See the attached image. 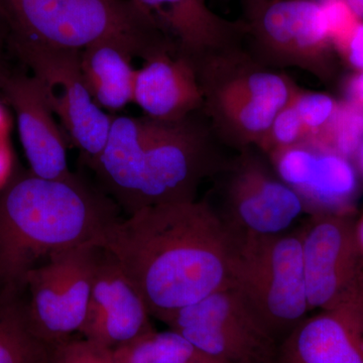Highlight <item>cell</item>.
<instances>
[{
	"mask_svg": "<svg viewBox=\"0 0 363 363\" xmlns=\"http://www.w3.org/2000/svg\"><path fill=\"white\" fill-rule=\"evenodd\" d=\"M133 102L145 116L180 121L201 111L203 97L194 67L178 55L162 54L136 70Z\"/></svg>",
	"mask_w": 363,
	"mask_h": 363,
	"instance_id": "17",
	"label": "cell"
},
{
	"mask_svg": "<svg viewBox=\"0 0 363 363\" xmlns=\"http://www.w3.org/2000/svg\"><path fill=\"white\" fill-rule=\"evenodd\" d=\"M293 99L277 113L269 130L255 145L267 157L277 150L305 142L304 126Z\"/></svg>",
	"mask_w": 363,
	"mask_h": 363,
	"instance_id": "23",
	"label": "cell"
},
{
	"mask_svg": "<svg viewBox=\"0 0 363 363\" xmlns=\"http://www.w3.org/2000/svg\"><path fill=\"white\" fill-rule=\"evenodd\" d=\"M50 363H118L112 350L82 337L72 338L56 346Z\"/></svg>",
	"mask_w": 363,
	"mask_h": 363,
	"instance_id": "26",
	"label": "cell"
},
{
	"mask_svg": "<svg viewBox=\"0 0 363 363\" xmlns=\"http://www.w3.org/2000/svg\"><path fill=\"white\" fill-rule=\"evenodd\" d=\"M13 157L6 138H0V188L13 173Z\"/></svg>",
	"mask_w": 363,
	"mask_h": 363,
	"instance_id": "30",
	"label": "cell"
},
{
	"mask_svg": "<svg viewBox=\"0 0 363 363\" xmlns=\"http://www.w3.org/2000/svg\"><path fill=\"white\" fill-rule=\"evenodd\" d=\"M98 247L86 243L52 253L26 274V317L33 335L54 350L80 336L89 306Z\"/></svg>",
	"mask_w": 363,
	"mask_h": 363,
	"instance_id": "8",
	"label": "cell"
},
{
	"mask_svg": "<svg viewBox=\"0 0 363 363\" xmlns=\"http://www.w3.org/2000/svg\"><path fill=\"white\" fill-rule=\"evenodd\" d=\"M190 63L201 89L203 113L215 135L240 152L257 145L300 89L289 76L257 61L245 45Z\"/></svg>",
	"mask_w": 363,
	"mask_h": 363,
	"instance_id": "4",
	"label": "cell"
},
{
	"mask_svg": "<svg viewBox=\"0 0 363 363\" xmlns=\"http://www.w3.org/2000/svg\"><path fill=\"white\" fill-rule=\"evenodd\" d=\"M243 9L245 45L257 61L300 69L326 84L334 80L338 55L317 0H252Z\"/></svg>",
	"mask_w": 363,
	"mask_h": 363,
	"instance_id": "7",
	"label": "cell"
},
{
	"mask_svg": "<svg viewBox=\"0 0 363 363\" xmlns=\"http://www.w3.org/2000/svg\"><path fill=\"white\" fill-rule=\"evenodd\" d=\"M362 140V109L341 99L330 123L319 135L305 143L314 149L331 152L352 162Z\"/></svg>",
	"mask_w": 363,
	"mask_h": 363,
	"instance_id": "22",
	"label": "cell"
},
{
	"mask_svg": "<svg viewBox=\"0 0 363 363\" xmlns=\"http://www.w3.org/2000/svg\"><path fill=\"white\" fill-rule=\"evenodd\" d=\"M121 208L78 174L61 180L13 169L0 188V281L25 288L26 274L52 253L86 243L121 220Z\"/></svg>",
	"mask_w": 363,
	"mask_h": 363,
	"instance_id": "3",
	"label": "cell"
},
{
	"mask_svg": "<svg viewBox=\"0 0 363 363\" xmlns=\"http://www.w3.org/2000/svg\"><path fill=\"white\" fill-rule=\"evenodd\" d=\"M112 352L118 363H196L208 358L172 329L150 332Z\"/></svg>",
	"mask_w": 363,
	"mask_h": 363,
	"instance_id": "21",
	"label": "cell"
},
{
	"mask_svg": "<svg viewBox=\"0 0 363 363\" xmlns=\"http://www.w3.org/2000/svg\"><path fill=\"white\" fill-rule=\"evenodd\" d=\"M230 286L281 342L311 314L301 228L276 235H234Z\"/></svg>",
	"mask_w": 363,
	"mask_h": 363,
	"instance_id": "6",
	"label": "cell"
},
{
	"mask_svg": "<svg viewBox=\"0 0 363 363\" xmlns=\"http://www.w3.org/2000/svg\"><path fill=\"white\" fill-rule=\"evenodd\" d=\"M196 363H221L218 362H215L213 359H210V358H206V359L201 360V362H196Z\"/></svg>",
	"mask_w": 363,
	"mask_h": 363,
	"instance_id": "35",
	"label": "cell"
},
{
	"mask_svg": "<svg viewBox=\"0 0 363 363\" xmlns=\"http://www.w3.org/2000/svg\"><path fill=\"white\" fill-rule=\"evenodd\" d=\"M325 23L328 30L329 37L336 54L342 49L346 40L359 23L346 0H317Z\"/></svg>",
	"mask_w": 363,
	"mask_h": 363,
	"instance_id": "25",
	"label": "cell"
},
{
	"mask_svg": "<svg viewBox=\"0 0 363 363\" xmlns=\"http://www.w3.org/2000/svg\"><path fill=\"white\" fill-rule=\"evenodd\" d=\"M16 60L37 79L45 99L88 167L106 145L112 116L91 97L77 50L11 43Z\"/></svg>",
	"mask_w": 363,
	"mask_h": 363,
	"instance_id": "9",
	"label": "cell"
},
{
	"mask_svg": "<svg viewBox=\"0 0 363 363\" xmlns=\"http://www.w3.org/2000/svg\"><path fill=\"white\" fill-rule=\"evenodd\" d=\"M355 16L363 21V0H346Z\"/></svg>",
	"mask_w": 363,
	"mask_h": 363,
	"instance_id": "34",
	"label": "cell"
},
{
	"mask_svg": "<svg viewBox=\"0 0 363 363\" xmlns=\"http://www.w3.org/2000/svg\"><path fill=\"white\" fill-rule=\"evenodd\" d=\"M0 95L13 107L30 171L40 178L61 180L72 175L66 136L32 74L14 68L0 81Z\"/></svg>",
	"mask_w": 363,
	"mask_h": 363,
	"instance_id": "14",
	"label": "cell"
},
{
	"mask_svg": "<svg viewBox=\"0 0 363 363\" xmlns=\"http://www.w3.org/2000/svg\"><path fill=\"white\" fill-rule=\"evenodd\" d=\"M9 130V117L4 107L0 104V138H6Z\"/></svg>",
	"mask_w": 363,
	"mask_h": 363,
	"instance_id": "33",
	"label": "cell"
},
{
	"mask_svg": "<svg viewBox=\"0 0 363 363\" xmlns=\"http://www.w3.org/2000/svg\"><path fill=\"white\" fill-rule=\"evenodd\" d=\"M157 28L175 43L177 55L194 61L245 45L247 26L215 13L206 0H135Z\"/></svg>",
	"mask_w": 363,
	"mask_h": 363,
	"instance_id": "15",
	"label": "cell"
},
{
	"mask_svg": "<svg viewBox=\"0 0 363 363\" xmlns=\"http://www.w3.org/2000/svg\"><path fill=\"white\" fill-rule=\"evenodd\" d=\"M343 99L363 111V71L352 72L342 83Z\"/></svg>",
	"mask_w": 363,
	"mask_h": 363,
	"instance_id": "29",
	"label": "cell"
},
{
	"mask_svg": "<svg viewBox=\"0 0 363 363\" xmlns=\"http://www.w3.org/2000/svg\"><path fill=\"white\" fill-rule=\"evenodd\" d=\"M133 58L147 61V54L135 43L121 39L98 40L81 51L86 87L100 108L118 111L133 102Z\"/></svg>",
	"mask_w": 363,
	"mask_h": 363,
	"instance_id": "18",
	"label": "cell"
},
{
	"mask_svg": "<svg viewBox=\"0 0 363 363\" xmlns=\"http://www.w3.org/2000/svg\"><path fill=\"white\" fill-rule=\"evenodd\" d=\"M359 182L350 160L316 150L304 183L295 192L309 215L353 214Z\"/></svg>",
	"mask_w": 363,
	"mask_h": 363,
	"instance_id": "19",
	"label": "cell"
},
{
	"mask_svg": "<svg viewBox=\"0 0 363 363\" xmlns=\"http://www.w3.org/2000/svg\"><path fill=\"white\" fill-rule=\"evenodd\" d=\"M338 57L352 69L353 72L363 71V21H359L342 49L338 52Z\"/></svg>",
	"mask_w": 363,
	"mask_h": 363,
	"instance_id": "27",
	"label": "cell"
},
{
	"mask_svg": "<svg viewBox=\"0 0 363 363\" xmlns=\"http://www.w3.org/2000/svg\"><path fill=\"white\" fill-rule=\"evenodd\" d=\"M354 235L363 257V212L354 219Z\"/></svg>",
	"mask_w": 363,
	"mask_h": 363,
	"instance_id": "32",
	"label": "cell"
},
{
	"mask_svg": "<svg viewBox=\"0 0 363 363\" xmlns=\"http://www.w3.org/2000/svg\"><path fill=\"white\" fill-rule=\"evenodd\" d=\"M0 6L11 43L82 51L98 40L121 39L140 45L147 60L177 54L175 43L135 0H0Z\"/></svg>",
	"mask_w": 363,
	"mask_h": 363,
	"instance_id": "5",
	"label": "cell"
},
{
	"mask_svg": "<svg viewBox=\"0 0 363 363\" xmlns=\"http://www.w3.org/2000/svg\"><path fill=\"white\" fill-rule=\"evenodd\" d=\"M150 317L142 295L116 257L98 248L89 306L80 337L113 351L156 330Z\"/></svg>",
	"mask_w": 363,
	"mask_h": 363,
	"instance_id": "13",
	"label": "cell"
},
{
	"mask_svg": "<svg viewBox=\"0 0 363 363\" xmlns=\"http://www.w3.org/2000/svg\"><path fill=\"white\" fill-rule=\"evenodd\" d=\"M218 142L202 111L173 121L113 116L106 145L89 168L128 216L195 201L202 182L225 167Z\"/></svg>",
	"mask_w": 363,
	"mask_h": 363,
	"instance_id": "2",
	"label": "cell"
},
{
	"mask_svg": "<svg viewBox=\"0 0 363 363\" xmlns=\"http://www.w3.org/2000/svg\"><path fill=\"white\" fill-rule=\"evenodd\" d=\"M243 2L252 1V0H242Z\"/></svg>",
	"mask_w": 363,
	"mask_h": 363,
	"instance_id": "36",
	"label": "cell"
},
{
	"mask_svg": "<svg viewBox=\"0 0 363 363\" xmlns=\"http://www.w3.org/2000/svg\"><path fill=\"white\" fill-rule=\"evenodd\" d=\"M354 215H310L301 227L310 311L363 307V257Z\"/></svg>",
	"mask_w": 363,
	"mask_h": 363,
	"instance_id": "11",
	"label": "cell"
},
{
	"mask_svg": "<svg viewBox=\"0 0 363 363\" xmlns=\"http://www.w3.org/2000/svg\"><path fill=\"white\" fill-rule=\"evenodd\" d=\"M52 351L30 330L25 289L0 281V363H50Z\"/></svg>",
	"mask_w": 363,
	"mask_h": 363,
	"instance_id": "20",
	"label": "cell"
},
{
	"mask_svg": "<svg viewBox=\"0 0 363 363\" xmlns=\"http://www.w3.org/2000/svg\"><path fill=\"white\" fill-rule=\"evenodd\" d=\"M351 162H352L353 166H354L359 181L363 184V140Z\"/></svg>",
	"mask_w": 363,
	"mask_h": 363,
	"instance_id": "31",
	"label": "cell"
},
{
	"mask_svg": "<svg viewBox=\"0 0 363 363\" xmlns=\"http://www.w3.org/2000/svg\"><path fill=\"white\" fill-rule=\"evenodd\" d=\"M14 57L11 45V28L6 14L0 6V81L14 68L13 59Z\"/></svg>",
	"mask_w": 363,
	"mask_h": 363,
	"instance_id": "28",
	"label": "cell"
},
{
	"mask_svg": "<svg viewBox=\"0 0 363 363\" xmlns=\"http://www.w3.org/2000/svg\"><path fill=\"white\" fill-rule=\"evenodd\" d=\"M204 357L221 363H276L279 341L230 286L164 322Z\"/></svg>",
	"mask_w": 363,
	"mask_h": 363,
	"instance_id": "10",
	"label": "cell"
},
{
	"mask_svg": "<svg viewBox=\"0 0 363 363\" xmlns=\"http://www.w3.org/2000/svg\"><path fill=\"white\" fill-rule=\"evenodd\" d=\"M233 241L218 211L195 200L138 210L107 228L95 245L116 257L152 317L164 323L230 286Z\"/></svg>",
	"mask_w": 363,
	"mask_h": 363,
	"instance_id": "1",
	"label": "cell"
},
{
	"mask_svg": "<svg viewBox=\"0 0 363 363\" xmlns=\"http://www.w3.org/2000/svg\"><path fill=\"white\" fill-rule=\"evenodd\" d=\"M276 363H363V307L309 315L279 342Z\"/></svg>",
	"mask_w": 363,
	"mask_h": 363,
	"instance_id": "16",
	"label": "cell"
},
{
	"mask_svg": "<svg viewBox=\"0 0 363 363\" xmlns=\"http://www.w3.org/2000/svg\"><path fill=\"white\" fill-rule=\"evenodd\" d=\"M293 101L304 126L305 142H308L319 135L330 123L340 100L325 93L312 92L300 88Z\"/></svg>",
	"mask_w": 363,
	"mask_h": 363,
	"instance_id": "24",
	"label": "cell"
},
{
	"mask_svg": "<svg viewBox=\"0 0 363 363\" xmlns=\"http://www.w3.org/2000/svg\"><path fill=\"white\" fill-rule=\"evenodd\" d=\"M224 171L223 210L218 213L234 235L284 233L306 213L297 193L252 150H241Z\"/></svg>",
	"mask_w": 363,
	"mask_h": 363,
	"instance_id": "12",
	"label": "cell"
}]
</instances>
